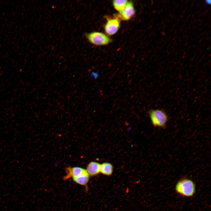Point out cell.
I'll list each match as a JSON object with an SVG mask.
<instances>
[{
  "label": "cell",
  "instance_id": "cell-1",
  "mask_svg": "<svg viewBox=\"0 0 211 211\" xmlns=\"http://www.w3.org/2000/svg\"><path fill=\"white\" fill-rule=\"evenodd\" d=\"M195 185L193 181L188 178H183L177 183L175 186L176 192L184 197H191L195 192Z\"/></svg>",
  "mask_w": 211,
  "mask_h": 211
},
{
  "label": "cell",
  "instance_id": "cell-2",
  "mask_svg": "<svg viewBox=\"0 0 211 211\" xmlns=\"http://www.w3.org/2000/svg\"><path fill=\"white\" fill-rule=\"evenodd\" d=\"M148 113L154 127L162 129L166 127L169 117L164 110L161 109H152L149 110Z\"/></svg>",
  "mask_w": 211,
  "mask_h": 211
},
{
  "label": "cell",
  "instance_id": "cell-3",
  "mask_svg": "<svg viewBox=\"0 0 211 211\" xmlns=\"http://www.w3.org/2000/svg\"><path fill=\"white\" fill-rule=\"evenodd\" d=\"M85 35L90 42L96 45H107L112 41L111 38L100 32H93L86 33Z\"/></svg>",
  "mask_w": 211,
  "mask_h": 211
},
{
  "label": "cell",
  "instance_id": "cell-4",
  "mask_svg": "<svg viewBox=\"0 0 211 211\" xmlns=\"http://www.w3.org/2000/svg\"><path fill=\"white\" fill-rule=\"evenodd\" d=\"M120 25V19L118 18L108 19L104 26L105 31L108 35H113L118 32Z\"/></svg>",
  "mask_w": 211,
  "mask_h": 211
},
{
  "label": "cell",
  "instance_id": "cell-5",
  "mask_svg": "<svg viewBox=\"0 0 211 211\" xmlns=\"http://www.w3.org/2000/svg\"><path fill=\"white\" fill-rule=\"evenodd\" d=\"M135 10L132 1H128L124 10L119 13L120 19L123 21L130 19L135 15Z\"/></svg>",
  "mask_w": 211,
  "mask_h": 211
},
{
  "label": "cell",
  "instance_id": "cell-6",
  "mask_svg": "<svg viewBox=\"0 0 211 211\" xmlns=\"http://www.w3.org/2000/svg\"><path fill=\"white\" fill-rule=\"evenodd\" d=\"M66 171V174L64 178L66 180L76 178L87 172L86 169L79 167H68Z\"/></svg>",
  "mask_w": 211,
  "mask_h": 211
},
{
  "label": "cell",
  "instance_id": "cell-7",
  "mask_svg": "<svg viewBox=\"0 0 211 211\" xmlns=\"http://www.w3.org/2000/svg\"><path fill=\"white\" fill-rule=\"evenodd\" d=\"M101 164L95 161H91L88 164L86 169L90 176H93L101 173Z\"/></svg>",
  "mask_w": 211,
  "mask_h": 211
},
{
  "label": "cell",
  "instance_id": "cell-8",
  "mask_svg": "<svg viewBox=\"0 0 211 211\" xmlns=\"http://www.w3.org/2000/svg\"><path fill=\"white\" fill-rule=\"evenodd\" d=\"M113 171V166L110 163H103L101 164V173L103 174L109 176L112 175Z\"/></svg>",
  "mask_w": 211,
  "mask_h": 211
},
{
  "label": "cell",
  "instance_id": "cell-9",
  "mask_svg": "<svg viewBox=\"0 0 211 211\" xmlns=\"http://www.w3.org/2000/svg\"><path fill=\"white\" fill-rule=\"evenodd\" d=\"M89 177L90 176L87 172L72 179L73 181L76 183L81 185L86 186L88 182Z\"/></svg>",
  "mask_w": 211,
  "mask_h": 211
},
{
  "label": "cell",
  "instance_id": "cell-10",
  "mask_svg": "<svg viewBox=\"0 0 211 211\" xmlns=\"http://www.w3.org/2000/svg\"><path fill=\"white\" fill-rule=\"evenodd\" d=\"M128 2L126 0H113L112 3L115 9L120 13L124 10Z\"/></svg>",
  "mask_w": 211,
  "mask_h": 211
},
{
  "label": "cell",
  "instance_id": "cell-11",
  "mask_svg": "<svg viewBox=\"0 0 211 211\" xmlns=\"http://www.w3.org/2000/svg\"><path fill=\"white\" fill-rule=\"evenodd\" d=\"M91 77L94 79H96L98 76V74L96 72H93L91 74Z\"/></svg>",
  "mask_w": 211,
  "mask_h": 211
},
{
  "label": "cell",
  "instance_id": "cell-12",
  "mask_svg": "<svg viewBox=\"0 0 211 211\" xmlns=\"http://www.w3.org/2000/svg\"><path fill=\"white\" fill-rule=\"evenodd\" d=\"M205 1H206V3L207 4H210L211 2V1L210 0H206Z\"/></svg>",
  "mask_w": 211,
  "mask_h": 211
}]
</instances>
